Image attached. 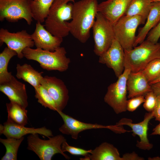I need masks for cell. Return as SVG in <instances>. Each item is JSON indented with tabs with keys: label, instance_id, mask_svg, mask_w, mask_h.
<instances>
[{
	"label": "cell",
	"instance_id": "obj_5",
	"mask_svg": "<svg viewBox=\"0 0 160 160\" xmlns=\"http://www.w3.org/2000/svg\"><path fill=\"white\" fill-rule=\"evenodd\" d=\"M48 138L44 140L39 137L38 133L30 134L27 137V149L34 152L41 160H51L57 153L61 154L67 159H70L62 150V145L66 140L64 136L59 135Z\"/></svg>",
	"mask_w": 160,
	"mask_h": 160
},
{
	"label": "cell",
	"instance_id": "obj_15",
	"mask_svg": "<svg viewBox=\"0 0 160 160\" xmlns=\"http://www.w3.org/2000/svg\"><path fill=\"white\" fill-rule=\"evenodd\" d=\"M0 91L14 102L25 108L28 105L25 85L13 76L7 81L0 84Z\"/></svg>",
	"mask_w": 160,
	"mask_h": 160
},
{
	"label": "cell",
	"instance_id": "obj_24",
	"mask_svg": "<svg viewBox=\"0 0 160 160\" xmlns=\"http://www.w3.org/2000/svg\"><path fill=\"white\" fill-rule=\"evenodd\" d=\"M152 4L150 0H132L124 15L140 16L144 24L150 12Z\"/></svg>",
	"mask_w": 160,
	"mask_h": 160
},
{
	"label": "cell",
	"instance_id": "obj_12",
	"mask_svg": "<svg viewBox=\"0 0 160 160\" xmlns=\"http://www.w3.org/2000/svg\"><path fill=\"white\" fill-rule=\"evenodd\" d=\"M41 84L47 91L55 102L58 111H62L66 106L69 98L68 90L64 82L55 76H46Z\"/></svg>",
	"mask_w": 160,
	"mask_h": 160
},
{
	"label": "cell",
	"instance_id": "obj_8",
	"mask_svg": "<svg viewBox=\"0 0 160 160\" xmlns=\"http://www.w3.org/2000/svg\"><path fill=\"white\" fill-rule=\"evenodd\" d=\"M92 28L94 41V52L99 57L109 49L115 39L113 25L98 12Z\"/></svg>",
	"mask_w": 160,
	"mask_h": 160
},
{
	"label": "cell",
	"instance_id": "obj_19",
	"mask_svg": "<svg viewBox=\"0 0 160 160\" xmlns=\"http://www.w3.org/2000/svg\"><path fill=\"white\" fill-rule=\"evenodd\" d=\"M127 86L128 99L140 95L144 96L147 92L152 91L151 85L142 71L130 72L127 79Z\"/></svg>",
	"mask_w": 160,
	"mask_h": 160
},
{
	"label": "cell",
	"instance_id": "obj_30",
	"mask_svg": "<svg viewBox=\"0 0 160 160\" xmlns=\"http://www.w3.org/2000/svg\"><path fill=\"white\" fill-rule=\"evenodd\" d=\"M61 149L63 152H68L72 155L75 156H85L90 154L92 149L86 150L80 148L69 145L66 141H65L62 143Z\"/></svg>",
	"mask_w": 160,
	"mask_h": 160
},
{
	"label": "cell",
	"instance_id": "obj_6",
	"mask_svg": "<svg viewBox=\"0 0 160 160\" xmlns=\"http://www.w3.org/2000/svg\"><path fill=\"white\" fill-rule=\"evenodd\" d=\"M141 24L143 22L141 17L124 15L113 25L115 39L124 50H129L134 47L136 31Z\"/></svg>",
	"mask_w": 160,
	"mask_h": 160
},
{
	"label": "cell",
	"instance_id": "obj_17",
	"mask_svg": "<svg viewBox=\"0 0 160 160\" xmlns=\"http://www.w3.org/2000/svg\"><path fill=\"white\" fill-rule=\"evenodd\" d=\"M132 0H107L98 4L100 13L113 25L125 15Z\"/></svg>",
	"mask_w": 160,
	"mask_h": 160
},
{
	"label": "cell",
	"instance_id": "obj_7",
	"mask_svg": "<svg viewBox=\"0 0 160 160\" xmlns=\"http://www.w3.org/2000/svg\"><path fill=\"white\" fill-rule=\"evenodd\" d=\"M130 72L129 69L124 68L117 81L108 86L104 97L105 102L112 108L117 114L127 111V81Z\"/></svg>",
	"mask_w": 160,
	"mask_h": 160
},
{
	"label": "cell",
	"instance_id": "obj_11",
	"mask_svg": "<svg viewBox=\"0 0 160 160\" xmlns=\"http://www.w3.org/2000/svg\"><path fill=\"white\" fill-rule=\"evenodd\" d=\"M0 41L1 43H5L7 47L16 52L20 59L24 57L23 51L24 49L32 48L34 45L31 35L25 30L11 33L1 28L0 29Z\"/></svg>",
	"mask_w": 160,
	"mask_h": 160
},
{
	"label": "cell",
	"instance_id": "obj_38",
	"mask_svg": "<svg viewBox=\"0 0 160 160\" xmlns=\"http://www.w3.org/2000/svg\"><path fill=\"white\" fill-rule=\"evenodd\" d=\"M160 82V77L157 79V80L154 81H153L151 83L149 84L151 85V84L156 83Z\"/></svg>",
	"mask_w": 160,
	"mask_h": 160
},
{
	"label": "cell",
	"instance_id": "obj_1",
	"mask_svg": "<svg viewBox=\"0 0 160 160\" xmlns=\"http://www.w3.org/2000/svg\"><path fill=\"white\" fill-rule=\"evenodd\" d=\"M97 0H80L73 3L72 18L68 25L69 33L81 43L90 37V30L97 12Z\"/></svg>",
	"mask_w": 160,
	"mask_h": 160
},
{
	"label": "cell",
	"instance_id": "obj_36",
	"mask_svg": "<svg viewBox=\"0 0 160 160\" xmlns=\"http://www.w3.org/2000/svg\"><path fill=\"white\" fill-rule=\"evenodd\" d=\"M152 91L157 96H160V82L151 85Z\"/></svg>",
	"mask_w": 160,
	"mask_h": 160
},
{
	"label": "cell",
	"instance_id": "obj_22",
	"mask_svg": "<svg viewBox=\"0 0 160 160\" xmlns=\"http://www.w3.org/2000/svg\"><path fill=\"white\" fill-rule=\"evenodd\" d=\"M16 77L22 79L33 87L34 88L41 85L43 72H39L34 69L30 65L25 63L22 65L17 64L16 66Z\"/></svg>",
	"mask_w": 160,
	"mask_h": 160
},
{
	"label": "cell",
	"instance_id": "obj_26",
	"mask_svg": "<svg viewBox=\"0 0 160 160\" xmlns=\"http://www.w3.org/2000/svg\"><path fill=\"white\" fill-rule=\"evenodd\" d=\"M17 55L16 52L8 47L0 53V84L8 81L12 76L8 71V65L11 58Z\"/></svg>",
	"mask_w": 160,
	"mask_h": 160
},
{
	"label": "cell",
	"instance_id": "obj_2",
	"mask_svg": "<svg viewBox=\"0 0 160 160\" xmlns=\"http://www.w3.org/2000/svg\"><path fill=\"white\" fill-rule=\"evenodd\" d=\"M75 0H54L45 21L46 29L53 35L63 38L69 33L67 21L71 20Z\"/></svg>",
	"mask_w": 160,
	"mask_h": 160
},
{
	"label": "cell",
	"instance_id": "obj_14",
	"mask_svg": "<svg viewBox=\"0 0 160 160\" xmlns=\"http://www.w3.org/2000/svg\"><path fill=\"white\" fill-rule=\"evenodd\" d=\"M153 118V112H148L145 114L143 120L139 123H133L131 119L123 118L116 124L120 126L126 125L130 127L133 132L132 135H138L140 139V141H137L136 146L140 149L149 150L153 148V145L150 143L148 139V126L150 120Z\"/></svg>",
	"mask_w": 160,
	"mask_h": 160
},
{
	"label": "cell",
	"instance_id": "obj_28",
	"mask_svg": "<svg viewBox=\"0 0 160 160\" xmlns=\"http://www.w3.org/2000/svg\"><path fill=\"white\" fill-rule=\"evenodd\" d=\"M34 90L35 97L38 99V103L46 108L57 111V109L55 102L46 89L41 85L34 88Z\"/></svg>",
	"mask_w": 160,
	"mask_h": 160
},
{
	"label": "cell",
	"instance_id": "obj_4",
	"mask_svg": "<svg viewBox=\"0 0 160 160\" xmlns=\"http://www.w3.org/2000/svg\"><path fill=\"white\" fill-rule=\"evenodd\" d=\"M140 44L124 50V68L132 72L142 71L151 61L160 58V43H154L147 39Z\"/></svg>",
	"mask_w": 160,
	"mask_h": 160
},
{
	"label": "cell",
	"instance_id": "obj_13",
	"mask_svg": "<svg viewBox=\"0 0 160 160\" xmlns=\"http://www.w3.org/2000/svg\"><path fill=\"white\" fill-rule=\"evenodd\" d=\"M124 50L115 39L109 49L99 56L98 60L99 63L105 64L112 69L117 78L124 71Z\"/></svg>",
	"mask_w": 160,
	"mask_h": 160
},
{
	"label": "cell",
	"instance_id": "obj_27",
	"mask_svg": "<svg viewBox=\"0 0 160 160\" xmlns=\"http://www.w3.org/2000/svg\"><path fill=\"white\" fill-rule=\"evenodd\" d=\"M24 139V137L20 139L0 138V142L5 146L6 149L5 153L1 160H17L18 149Z\"/></svg>",
	"mask_w": 160,
	"mask_h": 160
},
{
	"label": "cell",
	"instance_id": "obj_35",
	"mask_svg": "<svg viewBox=\"0 0 160 160\" xmlns=\"http://www.w3.org/2000/svg\"><path fill=\"white\" fill-rule=\"evenodd\" d=\"M123 160H143L144 159L139 156L137 154L133 152L131 153H126L123 155Z\"/></svg>",
	"mask_w": 160,
	"mask_h": 160
},
{
	"label": "cell",
	"instance_id": "obj_32",
	"mask_svg": "<svg viewBox=\"0 0 160 160\" xmlns=\"http://www.w3.org/2000/svg\"><path fill=\"white\" fill-rule=\"evenodd\" d=\"M145 101L144 95H140L134 97L127 100V110L130 112L135 111Z\"/></svg>",
	"mask_w": 160,
	"mask_h": 160
},
{
	"label": "cell",
	"instance_id": "obj_3",
	"mask_svg": "<svg viewBox=\"0 0 160 160\" xmlns=\"http://www.w3.org/2000/svg\"><path fill=\"white\" fill-rule=\"evenodd\" d=\"M23 53L27 59L37 62L43 69L48 71H65L71 62L70 59L67 57L66 51L63 47H60L53 51L26 47Z\"/></svg>",
	"mask_w": 160,
	"mask_h": 160
},
{
	"label": "cell",
	"instance_id": "obj_23",
	"mask_svg": "<svg viewBox=\"0 0 160 160\" xmlns=\"http://www.w3.org/2000/svg\"><path fill=\"white\" fill-rule=\"evenodd\" d=\"M8 113L7 121L15 124L25 126L28 123V111L18 104L10 101L6 104Z\"/></svg>",
	"mask_w": 160,
	"mask_h": 160
},
{
	"label": "cell",
	"instance_id": "obj_18",
	"mask_svg": "<svg viewBox=\"0 0 160 160\" xmlns=\"http://www.w3.org/2000/svg\"><path fill=\"white\" fill-rule=\"evenodd\" d=\"M0 133L7 138L20 139L28 134L38 133L49 137L53 136L52 131L45 127L35 128L27 127L9 123L7 121L0 126Z\"/></svg>",
	"mask_w": 160,
	"mask_h": 160
},
{
	"label": "cell",
	"instance_id": "obj_10",
	"mask_svg": "<svg viewBox=\"0 0 160 160\" xmlns=\"http://www.w3.org/2000/svg\"><path fill=\"white\" fill-rule=\"evenodd\" d=\"M29 0H0V20L15 22L23 19L29 25L33 21Z\"/></svg>",
	"mask_w": 160,
	"mask_h": 160
},
{
	"label": "cell",
	"instance_id": "obj_21",
	"mask_svg": "<svg viewBox=\"0 0 160 160\" xmlns=\"http://www.w3.org/2000/svg\"><path fill=\"white\" fill-rule=\"evenodd\" d=\"M144 26L140 28L136 36L134 47L140 44L144 41L151 30L160 20V2H152L151 8Z\"/></svg>",
	"mask_w": 160,
	"mask_h": 160
},
{
	"label": "cell",
	"instance_id": "obj_31",
	"mask_svg": "<svg viewBox=\"0 0 160 160\" xmlns=\"http://www.w3.org/2000/svg\"><path fill=\"white\" fill-rule=\"evenodd\" d=\"M144 97L143 108L148 112H152L156 105L157 96L152 91L147 92Z\"/></svg>",
	"mask_w": 160,
	"mask_h": 160
},
{
	"label": "cell",
	"instance_id": "obj_39",
	"mask_svg": "<svg viewBox=\"0 0 160 160\" xmlns=\"http://www.w3.org/2000/svg\"><path fill=\"white\" fill-rule=\"evenodd\" d=\"M152 2H160V0H150Z\"/></svg>",
	"mask_w": 160,
	"mask_h": 160
},
{
	"label": "cell",
	"instance_id": "obj_20",
	"mask_svg": "<svg viewBox=\"0 0 160 160\" xmlns=\"http://www.w3.org/2000/svg\"><path fill=\"white\" fill-rule=\"evenodd\" d=\"M80 159L84 160H123L118 149L107 142L102 143L88 155Z\"/></svg>",
	"mask_w": 160,
	"mask_h": 160
},
{
	"label": "cell",
	"instance_id": "obj_9",
	"mask_svg": "<svg viewBox=\"0 0 160 160\" xmlns=\"http://www.w3.org/2000/svg\"><path fill=\"white\" fill-rule=\"evenodd\" d=\"M62 118L63 124L59 128L62 134L70 135L75 140L77 139L79 134L84 131L93 129H107L116 133H121L129 132L124 129L122 126L117 124L103 125L97 123H86L79 121L67 115L62 111H57Z\"/></svg>",
	"mask_w": 160,
	"mask_h": 160
},
{
	"label": "cell",
	"instance_id": "obj_37",
	"mask_svg": "<svg viewBox=\"0 0 160 160\" xmlns=\"http://www.w3.org/2000/svg\"><path fill=\"white\" fill-rule=\"evenodd\" d=\"M159 123L153 129L151 135H160V121Z\"/></svg>",
	"mask_w": 160,
	"mask_h": 160
},
{
	"label": "cell",
	"instance_id": "obj_34",
	"mask_svg": "<svg viewBox=\"0 0 160 160\" xmlns=\"http://www.w3.org/2000/svg\"><path fill=\"white\" fill-rule=\"evenodd\" d=\"M152 112L155 120L160 121V96H157L156 105Z\"/></svg>",
	"mask_w": 160,
	"mask_h": 160
},
{
	"label": "cell",
	"instance_id": "obj_29",
	"mask_svg": "<svg viewBox=\"0 0 160 160\" xmlns=\"http://www.w3.org/2000/svg\"><path fill=\"white\" fill-rule=\"evenodd\" d=\"M149 84L160 77V58L150 62L142 71Z\"/></svg>",
	"mask_w": 160,
	"mask_h": 160
},
{
	"label": "cell",
	"instance_id": "obj_33",
	"mask_svg": "<svg viewBox=\"0 0 160 160\" xmlns=\"http://www.w3.org/2000/svg\"><path fill=\"white\" fill-rule=\"evenodd\" d=\"M148 34L147 40L154 43L158 42L160 37V20Z\"/></svg>",
	"mask_w": 160,
	"mask_h": 160
},
{
	"label": "cell",
	"instance_id": "obj_16",
	"mask_svg": "<svg viewBox=\"0 0 160 160\" xmlns=\"http://www.w3.org/2000/svg\"><path fill=\"white\" fill-rule=\"evenodd\" d=\"M31 35L36 48L47 51H55L63 41V38L53 35L39 22H37L35 31Z\"/></svg>",
	"mask_w": 160,
	"mask_h": 160
},
{
	"label": "cell",
	"instance_id": "obj_25",
	"mask_svg": "<svg viewBox=\"0 0 160 160\" xmlns=\"http://www.w3.org/2000/svg\"><path fill=\"white\" fill-rule=\"evenodd\" d=\"M54 0H29L33 18L37 22L45 21Z\"/></svg>",
	"mask_w": 160,
	"mask_h": 160
}]
</instances>
